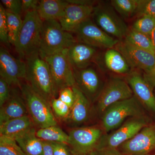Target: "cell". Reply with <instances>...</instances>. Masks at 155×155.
I'll use <instances>...</instances> for the list:
<instances>
[{"instance_id":"6da1fadb","label":"cell","mask_w":155,"mask_h":155,"mask_svg":"<svg viewBox=\"0 0 155 155\" xmlns=\"http://www.w3.org/2000/svg\"><path fill=\"white\" fill-rule=\"evenodd\" d=\"M26 65L25 80L34 90L51 104L56 95L47 62L39 52L25 59Z\"/></svg>"},{"instance_id":"7a4b0ae2","label":"cell","mask_w":155,"mask_h":155,"mask_svg":"<svg viewBox=\"0 0 155 155\" xmlns=\"http://www.w3.org/2000/svg\"><path fill=\"white\" fill-rule=\"evenodd\" d=\"M77 42L72 33L63 29L58 20L43 21L38 51L42 58L68 49Z\"/></svg>"},{"instance_id":"3957f363","label":"cell","mask_w":155,"mask_h":155,"mask_svg":"<svg viewBox=\"0 0 155 155\" xmlns=\"http://www.w3.org/2000/svg\"><path fill=\"white\" fill-rule=\"evenodd\" d=\"M42 23L37 11L25 13L22 28L14 45L20 59L25 60L38 52Z\"/></svg>"},{"instance_id":"277c9868","label":"cell","mask_w":155,"mask_h":155,"mask_svg":"<svg viewBox=\"0 0 155 155\" xmlns=\"http://www.w3.org/2000/svg\"><path fill=\"white\" fill-rule=\"evenodd\" d=\"M29 116L39 128L57 125L51 104L35 91L27 83L19 87Z\"/></svg>"},{"instance_id":"5b68a950","label":"cell","mask_w":155,"mask_h":155,"mask_svg":"<svg viewBox=\"0 0 155 155\" xmlns=\"http://www.w3.org/2000/svg\"><path fill=\"white\" fill-rule=\"evenodd\" d=\"M144 109L134 95L114 103L103 113V129L109 132L120 127L127 118L144 116Z\"/></svg>"},{"instance_id":"8992f818","label":"cell","mask_w":155,"mask_h":155,"mask_svg":"<svg viewBox=\"0 0 155 155\" xmlns=\"http://www.w3.org/2000/svg\"><path fill=\"white\" fill-rule=\"evenodd\" d=\"M150 123L147 115L128 118L114 132L104 134L96 149H118Z\"/></svg>"},{"instance_id":"52a82bcc","label":"cell","mask_w":155,"mask_h":155,"mask_svg":"<svg viewBox=\"0 0 155 155\" xmlns=\"http://www.w3.org/2000/svg\"><path fill=\"white\" fill-rule=\"evenodd\" d=\"M47 62L56 96L63 89L75 85L74 71L68 56V49L44 58Z\"/></svg>"},{"instance_id":"ba28073f","label":"cell","mask_w":155,"mask_h":155,"mask_svg":"<svg viewBox=\"0 0 155 155\" xmlns=\"http://www.w3.org/2000/svg\"><path fill=\"white\" fill-rule=\"evenodd\" d=\"M92 16L98 27L119 41L124 39L129 30L125 22L111 5L100 4L94 6Z\"/></svg>"},{"instance_id":"9c48e42d","label":"cell","mask_w":155,"mask_h":155,"mask_svg":"<svg viewBox=\"0 0 155 155\" xmlns=\"http://www.w3.org/2000/svg\"><path fill=\"white\" fill-rule=\"evenodd\" d=\"M104 134L98 127H76L69 131L67 144L75 155H87L97 148Z\"/></svg>"},{"instance_id":"30bf717a","label":"cell","mask_w":155,"mask_h":155,"mask_svg":"<svg viewBox=\"0 0 155 155\" xmlns=\"http://www.w3.org/2000/svg\"><path fill=\"white\" fill-rule=\"evenodd\" d=\"M74 33L78 42L95 48H114L119 41L106 33L89 18L82 22Z\"/></svg>"},{"instance_id":"8fae6325","label":"cell","mask_w":155,"mask_h":155,"mask_svg":"<svg viewBox=\"0 0 155 155\" xmlns=\"http://www.w3.org/2000/svg\"><path fill=\"white\" fill-rule=\"evenodd\" d=\"M134 95L133 92L126 80L113 78L104 84L97 100V108L103 113L114 103L127 99Z\"/></svg>"},{"instance_id":"7c38bea8","label":"cell","mask_w":155,"mask_h":155,"mask_svg":"<svg viewBox=\"0 0 155 155\" xmlns=\"http://www.w3.org/2000/svg\"><path fill=\"white\" fill-rule=\"evenodd\" d=\"M118 149L125 155H147L155 151V123H150Z\"/></svg>"},{"instance_id":"4fadbf2b","label":"cell","mask_w":155,"mask_h":155,"mask_svg":"<svg viewBox=\"0 0 155 155\" xmlns=\"http://www.w3.org/2000/svg\"><path fill=\"white\" fill-rule=\"evenodd\" d=\"M26 65L22 59L14 58L5 48H0V75L10 86L21 85L25 79Z\"/></svg>"},{"instance_id":"5bb4252c","label":"cell","mask_w":155,"mask_h":155,"mask_svg":"<svg viewBox=\"0 0 155 155\" xmlns=\"http://www.w3.org/2000/svg\"><path fill=\"white\" fill-rule=\"evenodd\" d=\"M115 48L125 58L131 68H137L147 73L151 71L155 64V54L134 47L123 40L119 41Z\"/></svg>"},{"instance_id":"9a60e30c","label":"cell","mask_w":155,"mask_h":155,"mask_svg":"<svg viewBox=\"0 0 155 155\" xmlns=\"http://www.w3.org/2000/svg\"><path fill=\"white\" fill-rule=\"evenodd\" d=\"M73 71L75 85L90 101H97L104 86L97 71L90 67Z\"/></svg>"},{"instance_id":"2e32d148","label":"cell","mask_w":155,"mask_h":155,"mask_svg":"<svg viewBox=\"0 0 155 155\" xmlns=\"http://www.w3.org/2000/svg\"><path fill=\"white\" fill-rule=\"evenodd\" d=\"M126 81L130 86L134 95L143 107L155 114V97L143 76L136 71H131L126 75Z\"/></svg>"},{"instance_id":"e0dca14e","label":"cell","mask_w":155,"mask_h":155,"mask_svg":"<svg viewBox=\"0 0 155 155\" xmlns=\"http://www.w3.org/2000/svg\"><path fill=\"white\" fill-rule=\"evenodd\" d=\"M94 6L69 4L63 17L59 20L62 28L68 32L74 33L81 23L91 18Z\"/></svg>"},{"instance_id":"ac0fdd59","label":"cell","mask_w":155,"mask_h":155,"mask_svg":"<svg viewBox=\"0 0 155 155\" xmlns=\"http://www.w3.org/2000/svg\"><path fill=\"white\" fill-rule=\"evenodd\" d=\"M96 48L77 42L68 49V56L73 70L89 67L96 57Z\"/></svg>"},{"instance_id":"d6986e66","label":"cell","mask_w":155,"mask_h":155,"mask_svg":"<svg viewBox=\"0 0 155 155\" xmlns=\"http://www.w3.org/2000/svg\"><path fill=\"white\" fill-rule=\"evenodd\" d=\"M74 94V102L70 114L65 119L69 124L81 125L88 119L90 113V101L76 85L72 87Z\"/></svg>"},{"instance_id":"ffe728a7","label":"cell","mask_w":155,"mask_h":155,"mask_svg":"<svg viewBox=\"0 0 155 155\" xmlns=\"http://www.w3.org/2000/svg\"><path fill=\"white\" fill-rule=\"evenodd\" d=\"M28 114L22 94L14 90L11 91L8 101L1 107L0 125L11 119L28 116Z\"/></svg>"},{"instance_id":"44dd1931","label":"cell","mask_w":155,"mask_h":155,"mask_svg":"<svg viewBox=\"0 0 155 155\" xmlns=\"http://www.w3.org/2000/svg\"><path fill=\"white\" fill-rule=\"evenodd\" d=\"M34 125L29 116L11 119L0 125V136L15 140L34 127Z\"/></svg>"},{"instance_id":"7402d4cb","label":"cell","mask_w":155,"mask_h":155,"mask_svg":"<svg viewBox=\"0 0 155 155\" xmlns=\"http://www.w3.org/2000/svg\"><path fill=\"white\" fill-rule=\"evenodd\" d=\"M69 3L62 0L40 1L37 11L42 21L59 19L63 17Z\"/></svg>"},{"instance_id":"603a6c76","label":"cell","mask_w":155,"mask_h":155,"mask_svg":"<svg viewBox=\"0 0 155 155\" xmlns=\"http://www.w3.org/2000/svg\"><path fill=\"white\" fill-rule=\"evenodd\" d=\"M103 62L108 70L116 74L127 75L131 72L132 68L125 58L115 48L107 49L103 56Z\"/></svg>"},{"instance_id":"cb8c5ba5","label":"cell","mask_w":155,"mask_h":155,"mask_svg":"<svg viewBox=\"0 0 155 155\" xmlns=\"http://www.w3.org/2000/svg\"><path fill=\"white\" fill-rule=\"evenodd\" d=\"M34 127L15 139L26 155H44L43 140L37 137Z\"/></svg>"},{"instance_id":"d4e9b609","label":"cell","mask_w":155,"mask_h":155,"mask_svg":"<svg viewBox=\"0 0 155 155\" xmlns=\"http://www.w3.org/2000/svg\"><path fill=\"white\" fill-rule=\"evenodd\" d=\"M36 134L43 141L68 144L69 135L57 125L39 128Z\"/></svg>"},{"instance_id":"484cf974","label":"cell","mask_w":155,"mask_h":155,"mask_svg":"<svg viewBox=\"0 0 155 155\" xmlns=\"http://www.w3.org/2000/svg\"><path fill=\"white\" fill-rule=\"evenodd\" d=\"M123 40L134 47L155 54V49L150 37L131 28L128 30Z\"/></svg>"},{"instance_id":"4316f807","label":"cell","mask_w":155,"mask_h":155,"mask_svg":"<svg viewBox=\"0 0 155 155\" xmlns=\"http://www.w3.org/2000/svg\"><path fill=\"white\" fill-rule=\"evenodd\" d=\"M110 5L121 17L129 18L136 14L137 0H112Z\"/></svg>"},{"instance_id":"83f0119b","label":"cell","mask_w":155,"mask_h":155,"mask_svg":"<svg viewBox=\"0 0 155 155\" xmlns=\"http://www.w3.org/2000/svg\"><path fill=\"white\" fill-rule=\"evenodd\" d=\"M6 11L9 42L14 46L22 28L23 20L19 15L13 14L6 10Z\"/></svg>"},{"instance_id":"f1b7e54d","label":"cell","mask_w":155,"mask_h":155,"mask_svg":"<svg viewBox=\"0 0 155 155\" xmlns=\"http://www.w3.org/2000/svg\"><path fill=\"white\" fill-rule=\"evenodd\" d=\"M155 28V17L142 16L133 22L130 28L150 37Z\"/></svg>"},{"instance_id":"f546056e","label":"cell","mask_w":155,"mask_h":155,"mask_svg":"<svg viewBox=\"0 0 155 155\" xmlns=\"http://www.w3.org/2000/svg\"><path fill=\"white\" fill-rule=\"evenodd\" d=\"M0 155H26L14 139L0 136Z\"/></svg>"},{"instance_id":"4dcf8cb0","label":"cell","mask_w":155,"mask_h":155,"mask_svg":"<svg viewBox=\"0 0 155 155\" xmlns=\"http://www.w3.org/2000/svg\"><path fill=\"white\" fill-rule=\"evenodd\" d=\"M136 14L137 17L148 16L155 17V0H137Z\"/></svg>"},{"instance_id":"1f68e13d","label":"cell","mask_w":155,"mask_h":155,"mask_svg":"<svg viewBox=\"0 0 155 155\" xmlns=\"http://www.w3.org/2000/svg\"><path fill=\"white\" fill-rule=\"evenodd\" d=\"M51 105L53 111L58 117L64 119L68 118L71 109L61 100L58 98L53 99L51 101Z\"/></svg>"},{"instance_id":"d6a6232c","label":"cell","mask_w":155,"mask_h":155,"mask_svg":"<svg viewBox=\"0 0 155 155\" xmlns=\"http://www.w3.org/2000/svg\"><path fill=\"white\" fill-rule=\"evenodd\" d=\"M0 40L1 42L9 44L8 23L5 9L0 4Z\"/></svg>"},{"instance_id":"836d02e7","label":"cell","mask_w":155,"mask_h":155,"mask_svg":"<svg viewBox=\"0 0 155 155\" xmlns=\"http://www.w3.org/2000/svg\"><path fill=\"white\" fill-rule=\"evenodd\" d=\"M1 2L7 11L19 16L22 14V0H1Z\"/></svg>"},{"instance_id":"e575fe53","label":"cell","mask_w":155,"mask_h":155,"mask_svg":"<svg viewBox=\"0 0 155 155\" xmlns=\"http://www.w3.org/2000/svg\"><path fill=\"white\" fill-rule=\"evenodd\" d=\"M58 98L71 109L74 102V94L72 87H66L60 91Z\"/></svg>"},{"instance_id":"d590c367","label":"cell","mask_w":155,"mask_h":155,"mask_svg":"<svg viewBox=\"0 0 155 155\" xmlns=\"http://www.w3.org/2000/svg\"><path fill=\"white\" fill-rule=\"evenodd\" d=\"M8 84L0 78V107H2L9 100L11 96V91Z\"/></svg>"},{"instance_id":"8d00e7d4","label":"cell","mask_w":155,"mask_h":155,"mask_svg":"<svg viewBox=\"0 0 155 155\" xmlns=\"http://www.w3.org/2000/svg\"><path fill=\"white\" fill-rule=\"evenodd\" d=\"M54 155H75L67 143L51 142Z\"/></svg>"},{"instance_id":"74e56055","label":"cell","mask_w":155,"mask_h":155,"mask_svg":"<svg viewBox=\"0 0 155 155\" xmlns=\"http://www.w3.org/2000/svg\"><path fill=\"white\" fill-rule=\"evenodd\" d=\"M39 1L37 0H22V13L37 11Z\"/></svg>"},{"instance_id":"f35d334b","label":"cell","mask_w":155,"mask_h":155,"mask_svg":"<svg viewBox=\"0 0 155 155\" xmlns=\"http://www.w3.org/2000/svg\"><path fill=\"white\" fill-rule=\"evenodd\" d=\"M87 155H125L118 149H96Z\"/></svg>"},{"instance_id":"ab89813d","label":"cell","mask_w":155,"mask_h":155,"mask_svg":"<svg viewBox=\"0 0 155 155\" xmlns=\"http://www.w3.org/2000/svg\"><path fill=\"white\" fill-rule=\"evenodd\" d=\"M143 77L151 88L153 90L155 87V64L150 72L143 73Z\"/></svg>"},{"instance_id":"60d3db41","label":"cell","mask_w":155,"mask_h":155,"mask_svg":"<svg viewBox=\"0 0 155 155\" xmlns=\"http://www.w3.org/2000/svg\"><path fill=\"white\" fill-rule=\"evenodd\" d=\"M69 4H75L81 5H89L94 6L95 1L88 0H67L66 1Z\"/></svg>"},{"instance_id":"b9f144b4","label":"cell","mask_w":155,"mask_h":155,"mask_svg":"<svg viewBox=\"0 0 155 155\" xmlns=\"http://www.w3.org/2000/svg\"><path fill=\"white\" fill-rule=\"evenodd\" d=\"M44 155H54L51 143L50 142L43 141Z\"/></svg>"},{"instance_id":"7bdbcfd3","label":"cell","mask_w":155,"mask_h":155,"mask_svg":"<svg viewBox=\"0 0 155 155\" xmlns=\"http://www.w3.org/2000/svg\"><path fill=\"white\" fill-rule=\"evenodd\" d=\"M150 37L152 41L153 44V45L155 49V28L153 30L152 33Z\"/></svg>"},{"instance_id":"ee69618b","label":"cell","mask_w":155,"mask_h":155,"mask_svg":"<svg viewBox=\"0 0 155 155\" xmlns=\"http://www.w3.org/2000/svg\"><path fill=\"white\" fill-rule=\"evenodd\" d=\"M147 155H155V153H152L149 154Z\"/></svg>"},{"instance_id":"f6af8a7d","label":"cell","mask_w":155,"mask_h":155,"mask_svg":"<svg viewBox=\"0 0 155 155\" xmlns=\"http://www.w3.org/2000/svg\"><path fill=\"white\" fill-rule=\"evenodd\" d=\"M153 92H154V95H155V87L154 89V90H153Z\"/></svg>"}]
</instances>
